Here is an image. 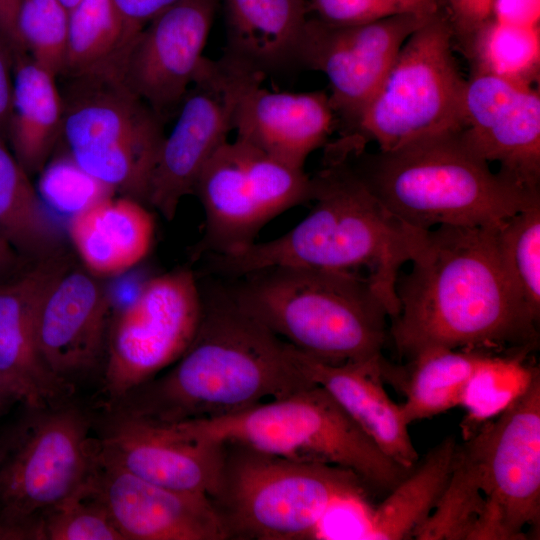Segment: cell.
<instances>
[{
	"label": "cell",
	"instance_id": "obj_44",
	"mask_svg": "<svg viewBox=\"0 0 540 540\" xmlns=\"http://www.w3.org/2000/svg\"><path fill=\"white\" fill-rule=\"evenodd\" d=\"M22 259L23 257L11 245L0 237V278L18 270Z\"/></svg>",
	"mask_w": 540,
	"mask_h": 540
},
{
	"label": "cell",
	"instance_id": "obj_36",
	"mask_svg": "<svg viewBox=\"0 0 540 540\" xmlns=\"http://www.w3.org/2000/svg\"><path fill=\"white\" fill-rule=\"evenodd\" d=\"M37 191L46 205L71 216L111 197L114 190L85 172L67 153L47 162Z\"/></svg>",
	"mask_w": 540,
	"mask_h": 540
},
{
	"label": "cell",
	"instance_id": "obj_22",
	"mask_svg": "<svg viewBox=\"0 0 540 540\" xmlns=\"http://www.w3.org/2000/svg\"><path fill=\"white\" fill-rule=\"evenodd\" d=\"M335 122L329 95L323 91L274 92L258 85L242 99L234 130L237 139L304 169L308 156L326 143Z\"/></svg>",
	"mask_w": 540,
	"mask_h": 540
},
{
	"label": "cell",
	"instance_id": "obj_34",
	"mask_svg": "<svg viewBox=\"0 0 540 540\" xmlns=\"http://www.w3.org/2000/svg\"><path fill=\"white\" fill-rule=\"evenodd\" d=\"M69 10L59 0H20L16 32L22 49L54 76L66 65Z\"/></svg>",
	"mask_w": 540,
	"mask_h": 540
},
{
	"label": "cell",
	"instance_id": "obj_41",
	"mask_svg": "<svg viewBox=\"0 0 540 540\" xmlns=\"http://www.w3.org/2000/svg\"><path fill=\"white\" fill-rule=\"evenodd\" d=\"M13 89V62L9 48L0 38V134L6 137Z\"/></svg>",
	"mask_w": 540,
	"mask_h": 540
},
{
	"label": "cell",
	"instance_id": "obj_46",
	"mask_svg": "<svg viewBox=\"0 0 540 540\" xmlns=\"http://www.w3.org/2000/svg\"><path fill=\"white\" fill-rule=\"evenodd\" d=\"M0 540H5V536H4V533L0 527Z\"/></svg>",
	"mask_w": 540,
	"mask_h": 540
},
{
	"label": "cell",
	"instance_id": "obj_3",
	"mask_svg": "<svg viewBox=\"0 0 540 540\" xmlns=\"http://www.w3.org/2000/svg\"><path fill=\"white\" fill-rule=\"evenodd\" d=\"M328 156L313 176L315 205L300 223L275 239L212 255V271L236 279L270 267L364 268L392 319L399 311L400 269L412 260L426 231L410 227L381 204L344 148L333 145Z\"/></svg>",
	"mask_w": 540,
	"mask_h": 540
},
{
	"label": "cell",
	"instance_id": "obj_20",
	"mask_svg": "<svg viewBox=\"0 0 540 540\" xmlns=\"http://www.w3.org/2000/svg\"><path fill=\"white\" fill-rule=\"evenodd\" d=\"M93 488L124 540H226L205 495L146 481L101 456Z\"/></svg>",
	"mask_w": 540,
	"mask_h": 540
},
{
	"label": "cell",
	"instance_id": "obj_43",
	"mask_svg": "<svg viewBox=\"0 0 540 540\" xmlns=\"http://www.w3.org/2000/svg\"><path fill=\"white\" fill-rule=\"evenodd\" d=\"M25 403L30 404L24 390L0 372V415L16 404Z\"/></svg>",
	"mask_w": 540,
	"mask_h": 540
},
{
	"label": "cell",
	"instance_id": "obj_9",
	"mask_svg": "<svg viewBox=\"0 0 540 540\" xmlns=\"http://www.w3.org/2000/svg\"><path fill=\"white\" fill-rule=\"evenodd\" d=\"M62 137L89 175L140 202L164 140V121L115 72L68 78Z\"/></svg>",
	"mask_w": 540,
	"mask_h": 540
},
{
	"label": "cell",
	"instance_id": "obj_35",
	"mask_svg": "<svg viewBox=\"0 0 540 540\" xmlns=\"http://www.w3.org/2000/svg\"><path fill=\"white\" fill-rule=\"evenodd\" d=\"M93 480L44 512L35 526L33 540H124L95 493Z\"/></svg>",
	"mask_w": 540,
	"mask_h": 540
},
{
	"label": "cell",
	"instance_id": "obj_4",
	"mask_svg": "<svg viewBox=\"0 0 540 540\" xmlns=\"http://www.w3.org/2000/svg\"><path fill=\"white\" fill-rule=\"evenodd\" d=\"M352 152V165L374 196L418 230L495 227L540 202V193L493 172L468 146L462 130L390 151Z\"/></svg>",
	"mask_w": 540,
	"mask_h": 540
},
{
	"label": "cell",
	"instance_id": "obj_16",
	"mask_svg": "<svg viewBox=\"0 0 540 540\" xmlns=\"http://www.w3.org/2000/svg\"><path fill=\"white\" fill-rule=\"evenodd\" d=\"M101 456L162 487L205 495L214 491L223 443L194 436L181 423H164L116 407L94 410Z\"/></svg>",
	"mask_w": 540,
	"mask_h": 540
},
{
	"label": "cell",
	"instance_id": "obj_39",
	"mask_svg": "<svg viewBox=\"0 0 540 540\" xmlns=\"http://www.w3.org/2000/svg\"><path fill=\"white\" fill-rule=\"evenodd\" d=\"M178 1L180 0H113L127 27L135 35Z\"/></svg>",
	"mask_w": 540,
	"mask_h": 540
},
{
	"label": "cell",
	"instance_id": "obj_7",
	"mask_svg": "<svg viewBox=\"0 0 540 540\" xmlns=\"http://www.w3.org/2000/svg\"><path fill=\"white\" fill-rule=\"evenodd\" d=\"M0 432V527L33 540L41 515L87 487L100 463L94 410L75 400L22 404Z\"/></svg>",
	"mask_w": 540,
	"mask_h": 540
},
{
	"label": "cell",
	"instance_id": "obj_13",
	"mask_svg": "<svg viewBox=\"0 0 540 540\" xmlns=\"http://www.w3.org/2000/svg\"><path fill=\"white\" fill-rule=\"evenodd\" d=\"M201 311V288L190 269L142 283L111 319L100 376L102 404L118 401L178 360L196 333Z\"/></svg>",
	"mask_w": 540,
	"mask_h": 540
},
{
	"label": "cell",
	"instance_id": "obj_40",
	"mask_svg": "<svg viewBox=\"0 0 540 540\" xmlns=\"http://www.w3.org/2000/svg\"><path fill=\"white\" fill-rule=\"evenodd\" d=\"M493 17L523 26H539V0H495Z\"/></svg>",
	"mask_w": 540,
	"mask_h": 540
},
{
	"label": "cell",
	"instance_id": "obj_33",
	"mask_svg": "<svg viewBox=\"0 0 540 540\" xmlns=\"http://www.w3.org/2000/svg\"><path fill=\"white\" fill-rule=\"evenodd\" d=\"M498 255L517 297L540 316V202L506 219L496 229Z\"/></svg>",
	"mask_w": 540,
	"mask_h": 540
},
{
	"label": "cell",
	"instance_id": "obj_28",
	"mask_svg": "<svg viewBox=\"0 0 540 540\" xmlns=\"http://www.w3.org/2000/svg\"><path fill=\"white\" fill-rule=\"evenodd\" d=\"M456 441L447 437L376 507L369 508L362 539H412L442 496L452 470Z\"/></svg>",
	"mask_w": 540,
	"mask_h": 540
},
{
	"label": "cell",
	"instance_id": "obj_5",
	"mask_svg": "<svg viewBox=\"0 0 540 540\" xmlns=\"http://www.w3.org/2000/svg\"><path fill=\"white\" fill-rule=\"evenodd\" d=\"M229 286L244 312L320 361L378 358L389 341V312L368 277L357 271L270 267Z\"/></svg>",
	"mask_w": 540,
	"mask_h": 540
},
{
	"label": "cell",
	"instance_id": "obj_38",
	"mask_svg": "<svg viewBox=\"0 0 540 540\" xmlns=\"http://www.w3.org/2000/svg\"><path fill=\"white\" fill-rule=\"evenodd\" d=\"M495 0H441L448 8L453 40L461 48L489 19L493 17Z\"/></svg>",
	"mask_w": 540,
	"mask_h": 540
},
{
	"label": "cell",
	"instance_id": "obj_18",
	"mask_svg": "<svg viewBox=\"0 0 540 540\" xmlns=\"http://www.w3.org/2000/svg\"><path fill=\"white\" fill-rule=\"evenodd\" d=\"M112 301L97 276L65 268L40 302L35 337L47 369L74 392L95 374L101 375Z\"/></svg>",
	"mask_w": 540,
	"mask_h": 540
},
{
	"label": "cell",
	"instance_id": "obj_17",
	"mask_svg": "<svg viewBox=\"0 0 540 540\" xmlns=\"http://www.w3.org/2000/svg\"><path fill=\"white\" fill-rule=\"evenodd\" d=\"M219 0H180L132 40L116 73L163 121L175 115L204 58Z\"/></svg>",
	"mask_w": 540,
	"mask_h": 540
},
{
	"label": "cell",
	"instance_id": "obj_45",
	"mask_svg": "<svg viewBox=\"0 0 540 540\" xmlns=\"http://www.w3.org/2000/svg\"><path fill=\"white\" fill-rule=\"evenodd\" d=\"M68 10L72 9L80 0H59Z\"/></svg>",
	"mask_w": 540,
	"mask_h": 540
},
{
	"label": "cell",
	"instance_id": "obj_31",
	"mask_svg": "<svg viewBox=\"0 0 540 540\" xmlns=\"http://www.w3.org/2000/svg\"><path fill=\"white\" fill-rule=\"evenodd\" d=\"M532 350L485 351L465 387L460 406L464 440L520 398L540 377L530 358Z\"/></svg>",
	"mask_w": 540,
	"mask_h": 540
},
{
	"label": "cell",
	"instance_id": "obj_2",
	"mask_svg": "<svg viewBox=\"0 0 540 540\" xmlns=\"http://www.w3.org/2000/svg\"><path fill=\"white\" fill-rule=\"evenodd\" d=\"M196 333L172 367L106 404L164 423L232 415L312 383L291 346L244 312L227 287L202 291Z\"/></svg>",
	"mask_w": 540,
	"mask_h": 540
},
{
	"label": "cell",
	"instance_id": "obj_42",
	"mask_svg": "<svg viewBox=\"0 0 540 540\" xmlns=\"http://www.w3.org/2000/svg\"><path fill=\"white\" fill-rule=\"evenodd\" d=\"M19 4L20 0H0V38L9 48L11 55L25 52L18 41L16 32Z\"/></svg>",
	"mask_w": 540,
	"mask_h": 540
},
{
	"label": "cell",
	"instance_id": "obj_24",
	"mask_svg": "<svg viewBox=\"0 0 540 540\" xmlns=\"http://www.w3.org/2000/svg\"><path fill=\"white\" fill-rule=\"evenodd\" d=\"M69 238L93 275L122 274L141 262L154 238V220L131 197H107L70 216Z\"/></svg>",
	"mask_w": 540,
	"mask_h": 540
},
{
	"label": "cell",
	"instance_id": "obj_25",
	"mask_svg": "<svg viewBox=\"0 0 540 540\" xmlns=\"http://www.w3.org/2000/svg\"><path fill=\"white\" fill-rule=\"evenodd\" d=\"M6 140L26 172L40 173L62 137L64 103L52 73L27 53H15Z\"/></svg>",
	"mask_w": 540,
	"mask_h": 540
},
{
	"label": "cell",
	"instance_id": "obj_37",
	"mask_svg": "<svg viewBox=\"0 0 540 540\" xmlns=\"http://www.w3.org/2000/svg\"><path fill=\"white\" fill-rule=\"evenodd\" d=\"M441 0H311L317 18L341 25L370 23L402 14L434 15Z\"/></svg>",
	"mask_w": 540,
	"mask_h": 540
},
{
	"label": "cell",
	"instance_id": "obj_11",
	"mask_svg": "<svg viewBox=\"0 0 540 540\" xmlns=\"http://www.w3.org/2000/svg\"><path fill=\"white\" fill-rule=\"evenodd\" d=\"M456 452L485 501L478 540H523L540 522V377Z\"/></svg>",
	"mask_w": 540,
	"mask_h": 540
},
{
	"label": "cell",
	"instance_id": "obj_21",
	"mask_svg": "<svg viewBox=\"0 0 540 540\" xmlns=\"http://www.w3.org/2000/svg\"><path fill=\"white\" fill-rule=\"evenodd\" d=\"M68 266L58 253L38 261L21 277L0 283V372L24 390L30 404L58 402L74 394L47 369L35 337L42 297Z\"/></svg>",
	"mask_w": 540,
	"mask_h": 540
},
{
	"label": "cell",
	"instance_id": "obj_23",
	"mask_svg": "<svg viewBox=\"0 0 540 540\" xmlns=\"http://www.w3.org/2000/svg\"><path fill=\"white\" fill-rule=\"evenodd\" d=\"M291 346V354L303 375L323 387L366 432L377 446L402 467L411 470L419 461L401 406L383 386V357L330 364Z\"/></svg>",
	"mask_w": 540,
	"mask_h": 540
},
{
	"label": "cell",
	"instance_id": "obj_1",
	"mask_svg": "<svg viewBox=\"0 0 540 540\" xmlns=\"http://www.w3.org/2000/svg\"><path fill=\"white\" fill-rule=\"evenodd\" d=\"M497 227L425 232L410 271L396 282L399 311L390 320L389 341L399 358L430 348L536 349L539 321L503 271Z\"/></svg>",
	"mask_w": 540,
	"mask_h": 540
},
{
	"label": "cell",
	"instance_id": "obj_6",
	"mask_svg": "<svg viewBox=\"0 0 540 540\" xmlns=\"http://www.w3.org/2000/svg\"><path fill=\"white\" fill-rule=\"evenodd\" d=\"M367 491L350 470L226 442L208 498L228 539L302 540L320 536L331 510L365 501Z\"/></svg>",
	"mask_w": 540,
	"mask_h": 540
},
{
	"label": "cell",
	"instance_id": "obj_15",
	"mask_svg": "<svg viewBox=\"0 0 540 540\" xmlns=\"http://www.w3.org/2000/svg\"><path fill=\"white\" fill-rule=\"evenodd\" d=\"M286 190V172L279 161L237 138L224 143L195 186L205 212L196 253L227 254L254 242Z\"/></svg>",
	"mask_w": 540,
	"mask_h": 540
},
{
	"label": "cell",
	"instance_id": "obj_30",
	"mask_svg": "<svg viewBox=\"0 0 540 540\" xmlns=\"http://www.w3.org/2000/svg\"><path fill=\"white\" fill-rule=\"evenodd\" d=\"M135 36L113 0H80L69 10L63 76L115 72Z\"/></svg>",
	"mask_w": 540,
	"mask_h": 540
},
{
	"label": "cell",
	"instance_id": "obj_8",
	"mask_svg": "<svg viewBox=\"0 0 540 540\" xmlns=\"http://www.w3.org/2000/svg\"><path fill=\"white\" fill-rule=\"evenodd\" d=\"M180 423L204 440L350 470L377 493L388 494L412 470L387 456L315 383L232 415Z\"/></svg>",
	"mask_w": 540,
	"mask_h": 540
},
{
	"label": "cell",
	"instance_id": "obj_19",
	"mask_svg": "<svg viewBox=\"0 0 540 540\" xmlns=\"http://www.w3.org/2000/svg\"><path fill=\"white\" fill-rule=\"evenodd\" d=\"M462 135L482 159L521 188L540 193L539 88L470 73Z\"/></svg>",
	"mask_w": 540,
	"mask_h": 540
},
{
	"label": "cell",
	"instance_id": "obj_14",
	"mask_svg": "<svg viewBox=\"0 0 540 540\" xmlns=\"http://www.w3.org/2000/svg\"><path fill=\"white\" fill-rule=\"evenodd\" d=\"M434 15L402 14L353 25L307 19L295 63L326 75L331 107L354 131L405 41Z\"/></svg>",
	"mask_w": 540,
	"mask_h": 540
},
{
	"label": "cell",
	"instance_id": "obj_26",
	"mask_svg": "<svg viewBox=\"0 0 540 540\" xmlns=\"http://www.w3.org/2000/svg\"><path fill=\"white\" fill-rule=\"evenodd\" d=\"M226 52L266 72L295 63L307 22L305 0H223Z\"/></svg>",
	"mask_w": 540,
	"mask_h": 540
},
{
	"label": "cell",
	"instance_id": "obj_27",
	"mask_svg": "<svg viewBox=\"0 0 540 540\" xmlns=\"http://www.w3.org/2000/svg\"><path fill=\"white\" fill-rule=\"evenodd\" d=\"M485 350L430 348L405 365H395L384 356L382 379L405 396L400 404L410 425L460 406L467 382Z\"/></svg>",
	"mask_w": 540,
	"mask_h": 540
},
{
	"label": "cell",
	"instance_id": "obj_10",
	"mask_svg": "<svg viewBox=\"0 0 540 540\" xmlns=\"http://www.w3.org/2000/svg\"><path fill=\"white\" fill-rule=\"evenodd\" d=\"M453 32L441 10L405 41L353 135L390 151L465 127L466 79L453 54Z\"/></svg>",
	"mask_w": 540,
	"mask_h": 540
},
{
	"label": "cell",
	"instance_id": "obj_32",
	"mask_svg": "<svg viewBox=\"0 0 540 540\" xmlns=\"http://www.w3.org/2000/svg\"><path fill=\"white\" fill-rule=\"evenodd\" d=\"M471 73L533 86L540 75L539 26L489 19L461 48Z\"/></svg>",
	"mask_w": 540,
	"mask_h": 540
},
{
	"label": "cell",
	"instance_id": "obj_29",
	"mask_svg": "<svg viewBox=\"0 0 540 540\" xmlns=\"http://www.w3.org/2000/svg\"><path fill=\"white\" fill-rule=\"evenodd\" d=\"M0 134V237L37 261L60 253L62 231Z\"/></svg>",
	"mask_w": 540,
	"mask_h": 540
},
{
	"label": "cell",
	"instance_id": "obj_12",
	"mask_svg": "<svg viewBox=\"0 0 540 540\" xmlns=\"http://www.w3.org/2000/svg\"><path fill=\"white\" fill-rule=\"evenodd\" d=\"M264 76L227 52L217 60L203 58L149 182L146 202L165 219L172 220L182 198L194 193L202 169L234 130L242 99Z\"/></svg>",
	"mask_w": 540,
	"mask_h": 540
}]
</instances>
